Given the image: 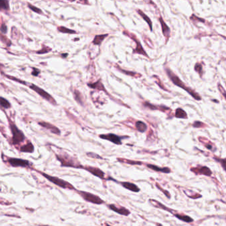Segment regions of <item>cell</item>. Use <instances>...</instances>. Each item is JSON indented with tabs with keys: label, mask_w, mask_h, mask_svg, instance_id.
<instances>
[{
	"label": "cell",
	"mask_w": 226,
	"mask_h": 226,
	"mask_svg": "<svg viewBox=\"0 0 226 226\" xmlns=\"http://www.w3.org/2000/svg\"><path fill=\"white\" fill-rule=\"evenodd\" d=\"M165 71L166 74H167V76H168V78L170 79V80L171 81L173 84L175 85L176 86H177L184 91H186V92L191 95L192 97L194 98L195 100L196 101L202 100V97H201L195 90H194L189 86H186V85L184 83L181 79H180V77L177 75H176V74L173 72L172 70L168 68V67H165Z\"/></svg>",
	"instance_id": "cell-1"
},
{
	"label": "cell",
	"mask_w": 226,
	"mask_h": 226,
	"mask_svg": "<svg viewBox=\"0 0 226 226\" xmlns=\"http://www.w3.org/2000/svg\"><path fill=\"white\" fill-rule=\"evenodd\" d=\"M5 116L8 122V125L10 131L12 134V142L14 146H19L22 143L24 142L26 139V137L22 130H21L18 126H17L15 123L14 122L12 118L5 113Z\"/></svg>",
	"instance_id": "cell-2"
},
{
	"label": "cell",
	"mask_w": 226,
	"mask_h": 226,
	"mask_svg": "<svg viewBox=\"0 0 226 226\" xmlns=\"http://www.w3.org/2000/svg\"><path fill=\"white\" fill-rule=\"evenodd\" d=\"M33 170L35 171H36L38 173H39L41 175L43 176L44 178L48 181L49 182H51L52 184L55 185L56 186H57L60 188L63 189H68V190H75L76 189L74 186L71 183H70L69 182L65 181V180L61 179L58 177V176H52L51 175H48L47 173H46L45 172L41 171L40 170H37V169H35L33 167Z\"/></svg>",
	"instance_id": "cell-3"
},
{
	"label": "cell",
	"mask_w": 226,
	"mask_h": 226,
	"mask_svg": "<svg viewBox=\"0 0 226 226\" xmlns=\"http://www.w3.org/2000/svg\"><path fill=\"white\" fill-rule=\"evenodd\" d=\"M56 157L61 163L62 167H70L75 169H82L83 165H81L76 158L72 157L71 155L65 152L56 153Z\"/></svg>",
	"instance_id": "cell-4"
},
{
	"label": "cell",
	"mask_w": 226,
	"mask_h": 226,
	"mask_svg": "<svg viewBox=\"0 0 226 226\" xmlns=\"http://www.w3.org/2000/svg\"><path fill=\"white\" fill-rule=\"evenodd\" d=\"M28 87L31 89V90L34 91L35 93L38 94L41 97L44 98L45 100L47 101L48 103H50L52 105H57V103H56V101L54 97H52V95L51 94H49L47 91H46L45 89H42L41 87L39 86H37L34 83H29L27 82V86Z\"/></svg>",
	"instance_id": "cell-5"
},
{
	"label": "cell",
	"mask_w": 226,
	"mask_h": 226,
	"mask_svg": "<svg viewBox=\"0 0 226 226\" xmlns=\"http://www.w3.org/2000/svg\"><path fill=\"white\" fill-rule=\"evenodd\" d=\"M75 191L78 194V195H79L82 197L84 200H85L87 202L97 204V205H101V204H103L105 203L104 200H102L100 196L94 195V194L77 189H76Z\"/></svg>",
	"instance_id": "cell-6"
},
{
	"label": "cell",
	"mask_w": 226,
	"mask_h": 226,
	"mask_svg": "<svg viewBox=\"0 0 226 226\" xmlns=\"http://www.w3.org/2000/svg\"><path fill=\"white\" fill-rule=\"evenodd\" d=\"M6 162L12 167L33 169L32 163L29 160L17 157H7Z\"/></svg>",
	"instance_id": "cell-7"
},
{
	"label": "cell",
	"mask_w": 226,
	"mask_h": 226,
	"mask_svg": "<svg viewBox=\"0 0 226 226\" xmlns=\"http://www.w3.org/2000/svg\"><path fill=\"white\" fill-rule=\"evenodd\" d=\"M190 171L196 175H205L207 176H211L212 175V171L207 166L198 165L196 167H192Z\"/></svg>",
	"instance_id": "cell-8"
},
{
	"label": "cell",
	"mask_w": 226,
	"mask_h": 226,
	"mask_svg": "<svg viewBox=\"0 0 226 226\" xmlns=\"http://www.w3.org/2000/svg\"><path fill=\"white\" fill-rule=\"evenodd\" d=\"M123 34H126L127 35H128V36H129V37H130V38H131L132 39H133L134 41H135V44H137L136 48H135V49H134L133 51V52L134 53V54H139L143 55V56H145V57H147V58H149V56H148V54H147L146 52L145 51L144 48H143L142 45H141L140 41H139L138 39H137V38L135 36V35H133V34H127V33H125V32H123Z\"/></svg>",
	"instance_id": "cell-9"
},
{
	"label": "cell",
	"mask_w": 226,
	"mask_h": 226,
	"mask_svg": "<svg viewBox=\"0 0 226 226\" xmlns=\"http://www.w3.org/2000/svg\"><path fill=\"white\" fill-rule=\"evenodd\" d=\"M99 137L103 140L109 141V142L118 145V146H120V145L122 144L121 137L114 134H112V133L105 134H100V135L99 136Z\"/></svg>",
	"instance_id": "cell-10"
},
{
	"label": "cell",
	"mask_w": 226,
	"mask_h": 226,
	"mask_svg": "<svg viewBox=\"0 0 226 226\" xmlns=\"http://www.w3.org/2000/svg\"><path fill=\"white\" fill-rule=\"evenodd\" d=\"M82 169H84V170L89 172L90 173L93 175L95 176H96V177L100 178L102 180L105 179V173L102 170H101L100 168L91 167V166H90V165H85V166L83 165Z\"/></svg>",
	"instance_id": "cell-11"
},
{
	"label": "cell",
	"mask_w": 226,
	"mask_h": 226,
	"mask_svg": "<svg viewBox=\"0 0 226 226\" xmlns=\"http://www.w3.org/2000/svg\"><path fill=\"white\" fill-rule=\"evenodd\" d=\"M38 124L40 126H41L42 128H44L45 129H47V130H48V131H50V132H51L52 134H55V135H57V136L61 135V130H60V129L58 128V127H56L55 125L52 124L50 122H48L46 121H38Z\"/></svg>",
	"instance_id": "cell-12"
},
{
	"label": "cell",
	"mask_w": 226,
	"mask_h": 226,
	"mask_svg": "<svg viewBox=\"0 0 226 226\" xmlns=\"http://www.w3.org/2000/svg\"><path fill=\"white\" fill-rule=\"evenodd\" d=\"M143 106L146 108L150 109V110L152 111H159L161 112H163L167 113L169 111H171V109L170 107H168L167 106L160 105H153V104H151L149 102H143Z\"/></svg>",
	"instance_id": "cell-13"
},
{
	"label": "cell",
	"mask_w": 226,
	"mask_h": 226,
	"mask_svg": "<svg viewBox=\"0 0 226 226\" xmlns=\"http://www.w3.org/2000/svg\"><path fill=\"white\" fill-rule=\"evenodd\" d=\"M108 207L113 211H114V212L117 213L118 214L122 215V216H128L129 215H130L131 214V211L128 209V208H126L125 207H123L121 206L116 205V204H109V205H108Z\"/></svg>",
	"instance_id": "cell-14"
},
{
	"label": "cell",
	"mask_w": 226,
	"mask_h": 226,
	"mask_svg": "<svg viewBox=\"0 0 226 226\" xmlns=\"http://www.w3.org/2000/svg\"><path fill=\"white\" fill-rule=\"evenodd\" d=\"M149 202L151 204V205L155 208H158V209H161V210H163L166 211H168V212L172 214V215L175 213V210H172V209H171V208L167 207L165 205H164L163 204H162L161 202H158V201H157L156 200L151 199H149Z\"/></svg>",
	"instance_id": "cell-15"
},
{
	"label": "cell",
	"mask_w": 226,
	"mask_h": 226,
	"mask_svg": "<svg viewBox=\"0 0 226 226\" xmlns=\"http://www.w3.org/2000/svg\"><path fill=\"white\" fill-rule=\"evenodd\" d=\"M88 86L90 88H91V89H97V90H99V91H104V92L106 93V95H108L109 97H110V98H111V99H113L114 101H115L114 98H113V97H111L110 94L108 93L107 90L105 89V88L104 87V86L103 85V83H102L101 79H99L95 83H88Z\"/></svg>",
	"instance_id": "cell-16"
},
{
	"label": "cell",
	"mask_w": 226,
	"mask_h": 226,
	"mask_svg": "<svg viewBox=\"0 0 226 226\" xmlns=\"http://www.w3.org/2000/svg\"><path fill=\"white\" fill-rule=\"evenodd\" d=\"M119 183L123 187V188L128 189L131 192H139L141 190L139 187L137 185H136L135 184H134V183L133 182H128V181H121V182H119Z\"/></svg>",
	"instance_id": "cell-17"
},
{
	"label": "cell",
	"mask_w": 226,
	"mask_h": 226,
	"mask_svg": "<svg viewBox=\"0 0 226 226\" xmlns=\"http://www.w3.org/2000/svg\"><path fill=\"white\" fill-rule=\"evenodd\" d=\"M146 167H147L149 169H151L154 171L156 172H160V173H163L168 174L171 173V169L169 167H160L157 165H155L153 164H150V163H147L145 164Z\"/></svg>",
	"instance_id": "cell-18"
},
{
	"label": "cell",
	"mask_w": 226,
	"mask_h": 226,
	"mask_svg": "<svg viewBox=\"0 0 226 226\" xmlns=\"http://www.w3.org/2000/svg\"><path fill=\"white\" fill-rule=\"evenodd\" d=\"M159 21L160 23L161 24V28H162V34H163L165 38H167V40L168 39L169 37H170V34H171V30L170 28L168 27L166 23L165 22V21L162 19V17H159Z\"/></svg>",
	"instance_id": "cell-19"
},
{
	"label": "cell",
	"mask_w": 226,
	"mask_h": 226,
	"mask_svg": "<svg viewBox=\"0 0 226 226\" xmlns=\"http://www.w3.org/2000/svg\"><path fill=\"white\" fill-rule=\"evenodd\" d=\"M199 141L204 144V146L206 147L208 150H211L212 152L216 151V147L215 146V145L211 142L210 141L208 140L206 137H198Z\"/></svg>",
	"instance_id": "cell-20"
},
{
	"label": "cell",
	"mask_w": 226,
	"mask_h": 226,
	"mask_svg": "<svg viewBox=\"0 0 226 226\" xmlns=\"http://www.w3.org/2000/svg\"><path fill=\"white\" fill-rule=\"evenodd\" d=\"M73 96L74 98L78 104H79L81 106H84V98L82 94L81 93L79 90L75 89L73 91Z\"/></svg>",
	"instance_id": "cell-21"
},
{
	"label": "cell",
	"mask_w": 226,
	"mask_h": 226,
	"mask_svg": "<svg viewBox=\"0 0 226 226\" xmlns=\"http://www.w3.org/2000/svg\"><path fill=\"white\" fill-rule=\"evenodd\" d=\"M35 147L33 144L30 141H28L26 144L23 145L19 148V151L23 153H33Z\"/></svg>",
	"instance_id": "cell-22"
},
{
	"label": "cell",
	"mask_w": 226,
	"mask_h": 226,
	"mask_svg": "<svg viewBox=\"0 0 226 226\" xmlns=\"http://www.w3.org/2000/svg\"><path fill=\"white\" fill-rule=\"evenodd\" d=\"M177 219H178L179 220L184 221L186 223H192V222L194 221L193 218H192L190 216H187V215L185 214H176L174 213L173 214Z\"/></svg>",
	"instance_id": "cell-23"
},
{
	"label": "cell",
	"mask_w": 226,
	"mask_h": 226,
	"mask_svg": "<svg viewBox=\"0 0 226 226\" xmlns=\"http://www.w3.org/2000/svg\"><path fill=\"white\" fill-rule=\"evenodd\" d=\"M135 129L138 132H141V133H144L147 131V126L144 122L141 121H137L135 122Z\"/></svg>",
	"instance_id": "cell-24"
},
{
	"label": "cell",
	"mask_w": 226,
	"mask_h": 226,
	"mask_svg": "<svg viewBox=\"0 0 226 226\" xmlns=\"http://www.w3.org/2000/svg\"><path fill=\"white\" fill-rule=\"evenodd\" d=\"M10 11L9 0H0V11L8 13Z\"/></svg>",
	"instance_id": "cell-25"
},
{
	"label": "cell",
	"mask_w": 226,
	"mask_h": 226,
	"mask_svg": "<svg viewBox=\"0 0 226 226\" xmlns=\"http://www.w3.org/2000/svg\"><path fill=\"white\" fill-rule=\"evenodd\" d=\"M174 116L177 118L188 119V115H187L186 111L181 108H177L176 109Z\"/></svg>",
	"instance_id": "cell-26"
},
{
	"label": "cell",
	"mask_w": 226,
	"mask_h": 226,
	"mask_svg": "<svg viewBox=\"0 0 226 226\" xmlns=\"http://www.w3.org/2000/svg\"><path fill=\"white\" fill-rule=\"evenodd\" d=\"M115 67L119 72H121L123 74H125V75H128V76H131V77H137V78H138V77H141V76H142V75H141V74H140V73H137V72H131V71L128 72V70L123 69L122 68H119V67L118 65H116Z\"/></svg>",
	"instance_id": "cell-27"
},
{
	"label": "cell",
	"mask_w": 226,
	"mask_h": 226,
	"mask_svg": "<svg viewBox=\"0 0 226 226\" xmlns=\"http://www.w3.org/2000/svg\"><path fill=\"white\" fill-rule=\"evenodd\" d=\"M137 13H138L139 14L140 16H141V17H142V18H143L145 21H146L147 23L148 24H149V28H150V30H151V31H153V23H152V21H151V19H150L149 17H148V16L146 15V14L143 11H142L140 10V9H137Z\"/></svg>",
	"instance_id": "cell-28"
},
{
	"label": "cell",
	"mask_w": 226,
	"mask_h": 226,
	"mask_svg": "<svg viewBox=\"0 0 226 226\" xmlns=\"http://www.w3.org/2000/svg\"><path fill=\"white\" fill-rule=\"evenodd\" d=\"M108 36V34H100V35H96V37H94V40L92 41V43L94 45H97V46H100L101 44L102 43V42L104 41L105 38Z\"/></svg>",
	"instance_id": "cell-29"
},
{
	"label": "cell",
	"mask_w": 226,
	"mask_h": 226,
	"mask_svg": "<svg viewBox=\"0 0 226 226\" xmlns=\"http://www.w3.org/2000/svg\"><path fill=\"white\" fill-rule=\"evenodd\" d=\"M12 107V105L9 101L5 98L0 96V108L4 109H9Z\"/></svg>",
	"instance_id": "cell-30"
},
{
	"label": "cell",
	"mask_w": 226,
	"mask_h": 226,
	"mask_svg": "<svg viewBox=\"0 0 226 226\" xmlns=\"http://www.w3.org/2000/svg\"><path fill=\"white\" fill-rule=\"evenodd\" d=\"M117 160L118 161H119V162H121V163H128V164H129V165H143V162H141V161L129 160H127V159L117 158Z\"/></svg>",
	"instance_id": "cell-31"
},
{
	"label": "cell",
	"mask_w": 226,
	"mask_h": 226,
	"mask_svg": "<svg viewBox=\"0 0 226 226\" xmlns=\"http://www.w3.org/2000/svg\"><path fill=\"white\" fill-rule=\"evenodd\" d=\"M153 77L155 79V82L157 84V86H158V87H159L161 88V89H162V90H164L165 91H167V92H169V93L171 92V91H169L168 89H167V88L165 87V86L163 84V83H162V81L160 79V78H159V77H158V76L154 75L153 76Z\"/></svg>",
	"instance_id": "cell-32"
},
{
	"label": "cell",
	"mask_w": 226,
	"mask_h": 226,
	"mask_svg": "<svg viewBox=\"0 0 226 226\" xmlns=\"http://www.w3.org/2000/svg\"><path fill=\"white\" fill-rule=\"evenodd\" d=\"M57 30L60 33H66V34H76L77 32L75 30L70 29L68 28L63 27V26H59L57 27Z\"/></svg>",
	"instance_id": "cell-33"
},
{
	"label": "cell",
	"mask_w": 226,
	"mask_h": 226,
	"mask_svg": "<svg viewBox=\"0 0 226 226\" xmlns=\"http://www.w3.org/2000/svg\"><path fill=\"white\" fill-rule=\"evenodd\" d=\"M0 41H1L3 44H5L6 47H9L12 45V41L9 40V38L5 36L4 34L0 33Z\"/></svg>",
	"instance_id": "cell-34"
},
{
	"label": "cell",
	"mask_w": 226,
	"mask_h": 226,
	"mask_svg": "<svg viewBox=\"0 0 226 226\" xmlns=\"http://www.w3.org/2000/svg\"><path fill=\"white\" fill-rule=\"evenodd\" d=\"M20 32L19 31L18 29H17V28L13 26L12 27V31H11V36H12V38H13V39L14 40H17V39H19V36H20Z\"/></svg>",
	"instance_id": "cell-35"
},
{
	"label": "cell",
	"mask_w": 226,
	"mask_h": 226,
	"mask_svg": "<svg viewBox=\"0 0 226 226\" xmlns=\"http://www.w3.org/2000/svg\"><path fill=\"white\" fill-rule=\"evenodd\" d=\"M194 70H195L196 72H197L199 74V76L201 78H202V76L204 75V69H203V66L200 63L197 62L196 63L195 66H194Z\"/></svg>",
	"instance_id": "cell-36"
},
{
	"label": "cell",
	"mask_w": 226,
	"mask_h": 226,
	"mask_svg": "<svg viewBox=\"0 0 226 226\" xmlns=\"http://www.w3.org/2000/svg\"><path fill=\"white\" fill-rule=\"evenodd\" d=\"M27 6H28V8H29L31 11H33L35 13H37L38 14H40V15H44V13L43 12V11H42L40 8H37V7L33 5H31V3H27Z\"/></svg>",
	"instance_id": "cell-37"
},
{
	"label": "cell",
	"mask_w": 226,
	"mask_h": 226,
	"mask_svg": "<svg viewBox=\"0 0 226 226\" xmlns=\"http://www.w3.org/2000/svg\"><path fill=\"white\" fill-rule=\"evenodd\" d=\"M5 76L7 77V78H8L9 79L13 80V81H14V82L23 85V86H27V82H25V81H23V80H22V79H19L18 78H16V77H13V76L7 75V74H5Z\"/></svg>",
	"instance_id": "cell-38"
},
{
	"label": "cell",
	"mask_w": 226,
	"mask_h": 226,
	"mask_svg": "<svg viewBox=\"0 0 226 226\" xmlns=\"http://www.w3.org/2000/svg\"><path fill=\"white\" fill-rule=\"evenodd\" d=\"M213 159L215 161L218 162V163H219L221 165V167L222 168H223L224 171L225 170V158H220L214 155V156L213 157Z\"/></svg>",
	"instance_id": "cell-39"
},
{
	"label": "cell",
	"mask_w": 226,
	"mask_h": 226,
	"mask_svg": "<svg viewBox=\"0 0 226 226\" xmlns=\"http://www.w3.org/2000/svg\"><path fill=\"white\" fill-rule=\"evenodd\" d=\"M51 50H52V49L50 47H47V46L43 44L42 45L41 50L39 51H37L36 53L38 54H47V53L51 52Z\"/></svg>",
	"instance_id": "cell-40"
},
{
	"label": "cell",
	"mask_w": 226,
	"mask_h": 226,
	"mask_svg": "<svg viewBox=\"0 0 226 226\" xmlns=\"http://www.w3.org/2000/svg\"><path fill=\"white\" fill-rule=\"evenodd\" d=\"M192 126L195 128H205V127H206L208 126L206 124H204L202 122L196 121L193 122Z\"/></svg>",
	"instance_id": "cell-41"
},
{
	"label": "cell",
	"mask_w": 226,
	"mask_h": 226,
	"mask_svg": "<svg viewBox=\"0 0 226 226\" xmlns=\"http://www.w3.org/2000/svg\"><path fill=\"white\" fill-rule=\"evenodd\" d=\"M86 155L88 157H91V158H94V159H96V160H103V157H101L100 155H98L96 153L94 152H88L86 153Z\"/></svg>",
	"instance_id": "cell-42"
},
{
	"label": "cell",
	"mask_w": 226,
	"mask_h": 226,
	"mask_svg": "<svg viewBox=\"0 0 226 226\" xmlns=\"http://www.w3.org/2000/svg\"><path fill=\"white\" fill-rule=\"evenodd\" d=\"M156 186L157 187V188L159 189L161 192H163L165 194V195L167 196V198H168V199H171V194L169 193L168 191H167V190H165V189H162L161 186L159 185V184H158V183H156Z\"/></svg>",
	"instance_id": "cell-43"
},
{
	"label": "cell",
	"mask_w": 226,
	"mask_h": 226,
	"mask_svg": "<svg viewBox=\"0 0 226 226\" xmlns=\"http://www.w3.org/2000/svg\"><path fill=\"white\" fill-rule=\"evenodd\" d=\"M0 32L3 34H6L7 32H8V27L4 23H3L0 26Z\"/></svg>",
	"instance_id": "cell-44"
},
{
	"label": "cell",
	"mask_w": 226,
	"mask_h": 226,
	"mask_svg": "<svg viewBox=\"0 0 226 226\" xmlns=\"http://www.w3.org/2000/svg\"><path fill=\"white\" fill-rule=\"evenodd\" d=\"M218 87L219 91H220V92L222 93V95H223L224 98H225V90L224 88L223 87V86H221V84L218 83Z\"/></svg>",
	"instance_id": "cell-45"
},
{
	"label": "cell",
	"mask_w": 226,
	"mask_h": 226,
	"mask_svg": "<svg viewBox=\"0 0 226 226\" xmlns=\"http://www.w3.org/2000/svg\"><path fill=\"white\" fill-rule=\"evenodd\" d=\"M33 69L34 70V71L32 72V73H31V74H32L33 76H35V77L38 76V74H39V73H41V71H40V70L38 69H37V68H33Z\"/></svg>",
	"instance_id": "cell-46"
},
{
	"label": "cell",
	"mask_w": 226,
	"mask_h": 226,
	"mask_svg": "<svg viewBox=\"0 0 226 226\" xmlns=\"http://www.w3.org/2000/svg\"><path fill=\"white\" fill-rule=\"evenodd\" d=\"M78 3H82V4H88V2L87 0H78Z\"/></svg>",
	"instance_id": "cell-47"
},
{
	"label": "cell",
	"mask_w": 226,
	"mask_h": 226,
	"mask_svg": "<svg viewBox=\"0 0 226 226\" xmlns=\"http://www.w3.org/2000/svg\"><path fill=\"white\" fill-rule=\"evenodd\" d=\"M57 1L62 2V0H57ZM65 1H68V2H75V1H76V0H65Z\"/></svg>",
	"instance_id": "cell-48"
},
{
	"label": "cell",
	"mask_w": 226,
	"mask_h": 226,
	"mask_svg": "<svg viewBox=\"0 0 226 226\" xmlns=\"http://www.w3.org/2000/svg\"><path fill=\"white\" fill-rule=\"evenodd\" d=\"M156 225H157V226H164V225H162V224H158V223L156 224Z\"/></svg>",
	"instance_id": "cell-49"
},
{
	"label": "cell",
	"mask_w": 226,
	"mask_h": 226,
	"mask_svg": "<svg viewBox=\"0 0 226 226\" xmlns=\"http://www.w3.org/2000/svg\"><path fill=\"white\" fill-rule=\"evenodd\" d=\"M105 226H112V225H109V224H105Z\"/></svg>",
	"instance_id": "cell-50"
},
{
	"label": "cell",
	"mask_w": 226,
	"mask_h": 226,
	"mask_svg": "<svg viewBox=\"0 0 226 226\" xmlns=\"http://www.w3.org/2000/svg\"><path fill=\"white\" fill-rule=\"evenodd\" d=\"M40 226H51V225H41Z\"/></svg>",
	"instance_id": "cell-51"
}]
</instances>
